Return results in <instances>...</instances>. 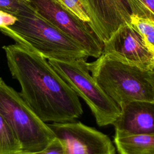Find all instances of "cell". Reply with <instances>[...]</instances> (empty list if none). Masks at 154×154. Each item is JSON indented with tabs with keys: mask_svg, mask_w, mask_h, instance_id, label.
<instances>
[{
	"mask_svg": "<svg viewBox=\"0 0 154 154\" xmlns=\"http://www.w3.org/2000/svg\"><path fill=\"white\" fill-rule=\"evenodd\" d=\"M14 154H35V152H26V151H20L19 152L14 153Z\"/></svg>",
	"mask_w": 154,
	"mask_h": 154,
	"instance_id": "d6986e66",
	"label": "cell"
},
{
	"mask_svg": "<svg viewBox=\"0 0 154 154\" xmlns=\"http://www.w3.org/2000/svg\"><path fill=\"white\" fill-rule=\"evenodd\" d=\"M132 16L154 23V0H129Z\"/></svg>",
	"mask_w": 154,
	"mask_h": 154,
	"instance_id": "4fadbf2b",
	"label": "cell"
},
{
	"mask_svg": "<svg viewBox=\"0 0 154 154\" xmlns=\"http://www.w3.org/2000/svg\"><path fill=\"white\" fill-rule=\"evenodd\" d=\"M115 137L154 134V101L134 100L122 108L112 123Z\"/></svg>",
	"mask_w": 154,
	"mask_h": 154,
	"instance_id": "30bf717a",
	"label": "cell"
},
{
	"mask_svg": "<svg viewBox=\"0 0 154 154\" xmlns=\"http://www.w3.org/2000/svg\"><path fill=\"white\" fill-rule=\"evenodd\" d=\"M63 6L74 14L81 20L90 22V19L81 0H58Z\"/></svg>",
	"mask_w": 154,
	"mask_h": 154,
	"instance_id": "2e32d148",
	"label": "cell"
},
{
	"mask_svg": "<svg viewBox=\"0 0 154 154\" xmlns=\"http://www.w3.org/2000/svg\"><path fill=\"white\" fill-rule=\"evenodd\" d=\"M35 154H64V147L61 140L55 137L43 149Z\"/></svg>",
	"mask_w": 154,
	"mask_h": 154,
	"instance_id": "e0dca14e",
	"label": "cell"
},
{
	"mask_svg": "<svg viewBox=\"0 0 154 154\" xmlns=\"http://www.w3.org/2000/svg\"><path fill=\"white\" fill-rule=\"evenodd\" d=\"M102 54L125 64L154 70V52L132 25H125L114 32L104 43Z\"/></svg>",
	"mask_w": 154,
	"mask_h": 154,
	"instance_id": "ba28073f",
	"label": "cell"
},
{
	"mask_svg": "<svg viewBox=\"0 0 154 154\" xmlns=\"http://www.w3.org/2000/svg\"><path fill=\"white\" fill-rule=\"evenodd\" d=\"M43 19L78 43L89 57L99 58L103 43L88 23L76 17L58 0H25Z\"/></svg>",
	"mask_w": 154,
	"mask_h": 154,
	"instance_id": "8992f818",
	"label": "cell"
},
{
	"mask_svg": "<svg viewBox=\"0 0 154 154\" xmlns=\"http://www.w3.org/2000/svg\"><path fill=\"white\" fill-rule=\"evenodd\" d=\"M0 114L16 134L22 151L37 152L55 135L26 104L19 93L0 78Z\"/></svg>",
	"mask_w": 154,
	"mask_h": 154,
	"instance_id": "277c9868",
	"label": "cell"
},
{
	"mask_svg": "<svg viewBox=\"0 0 154 154\" xmlns=\"http://www.w3.org/2000/svg\"><path fill=\"white\" fill-rule=\"evenodd\" d=\"M90 19L89 25L105 43L119 28L131 25L129 0H81Z\"/></svg>",
	"mask_w": 154,
	"mask_h": 154,
	"instance_id": "9c48e42d",
	"label": "cell"
},
{
	"mask_svg": "<svg viewBox=\"0 0 154 154\" xmlns=\"http://www.w3.org/2000/svg\"><path fill=\"white\" fill-rule=\"evenodd\" d=\"M131 25L142 36L147 48L154 52V23L132 16Z\"/></svg>",
	"mask_w": 154,
	"mask_h": 154,
	"instance_id": "5bb4252c",
	"label": "cell"
},
{
	"mask_svg": "<svg viewBox=\"0 0 154 154\" xmlns=\"http://www.w3.org/2000/svg\"><path fill=\"white\" fill-rule=\"evenodd\" d=\"M62 142L64 154H116L109 137L81 122L48 124Z\"/></svg>",
	"mask_w": 154,
	"mask_h": 154,
	"instance_id": "52a82bcc",
	"label": "cell"
},
{
	"mask_svg": "<svg viewBox=\"0 0 154 154\" xmlns=\"http://www.w3.org/2000/svg\"><path fill=\"white\" fill-rule=\"evenodd\" d=\"M119 154H154V134H138L115 137Z\"/></svg>",
	"mask_w": 154,
	"mask_h": 154,
	"instance_id": "8fae6325",
	"label": "cell"
},
{
	"mask_svg": "<svg viewBox=\"0 0 154 154\" xmlns=\"http://www.w3.org/2000/svg\"><path fill=\"white\" fill-rule=\"evenodd\" d=\"M3 49L20 95L43 122H71L82 115L78 96L45 58L17 43Z\"/></svg>",
	"mask_w": 154,
	"mask_h": 154,
	"instance_id": "6da1fadb",
	"label": "cell"
},
{
	"mask_svg": "<svg viewBox=\"0 0 154 154\" xmlns=\"http://www.w3.org/2000/svg\"><path fill=\"white\" fill-rule=\"evenodd\" d=\"M13 25L0 31L48 60L72 61L89 57L76 41L38 16L32 8L15 16Z\"/></svg>",
	"mask_w": 154,
	"mask_h": 154,
	"instance_id": "7a4b0ae2",
	"label": "cell"
},
{
	"mask_svg": "<svg viewBox=\"0 0 154 154\" xmlns=\"http://www.w3.org/2000/svg\"><path fill=\"white\" fill-rule=\"evenodd\" d=\"M31 9V7L25 0H0V10L14 16Z\"/></svg>",
	"mask_w": 154,
	"mask_h": 154,
	"instance_id": "9a60e30c",
	"label": "cell"
},
{
	"mask_svg": "<svg viewBox=\"0 0 154 154\" xmlns=\"http://www.w3.org/2000/svg\"><path fill=\"white\" fill-rule=\"evenodd\" d=\"M86 60H48V62L76 94L85 101L99 126L112 125L120 116L121 109L90 74Z\"/></svg>",
	"mask_w": 154,
	"mask_h": 154,
	"instance_id": "5b68a950",
	"label": "cell"
},
{
	"mask_svg": "<svg viewBox=\"0 0 154 154\" xmlns=\"http://www.w3.org/2000/svg\"><path fill=\"white\" fill-rule=\"evenodd\" d=\"M20 151L22 146L16 134L0 114V154H14Z\"/></svg>",
	"mask_w": 154,
	"mask_h": 154,
	"instance_id": "7c38bea8",
	"label": "cell"
},
{
	"mask_svg": "<svg viewBox=\"0 0 154 154\" xmlns=\"http://www.w3.org/2000/svg\"><path fill=\"white\" fill-rule=\"evenodd\" d=\"M16 21L15 16L0 10V28L13 25Z\"/></svg>",
	"mask_w": 154,
	"mask_h": 154,
	"instance_id": "ac0fdd59",
	"label": "cell"
},
{
	"mask_svg": "<svg viewBox=\"0 0 154 154\" xmlns=\"http://www.w3.org/2000/svg\"><path fill=\"white\" fill-rule=\"evenodd\" d=\"M87 65L95 81L120 109L132 101H154V70L125 64L103 54Z\"/></svg>",
	"mask_w": 154,
	"mask_h": 154,
	"instance_id": "3957f363",
	"label": "cell"
}]
</instances>
